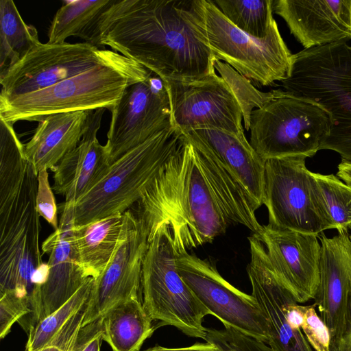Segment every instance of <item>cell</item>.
Masks as SVG:
<instances>
[{
  "label": "cell",
  "instance_id": "obj_1",
  "mask_svg": "<svg viewBox=\"0 0 351 351\" xmlns=\"http://www.w3.org/2000/svg\"><path fill=\"white\" fill-rule=\"evenodd\" d=\"M97 29L101 49L110 47L163 80L191 82L215 72L219 60L202 40L191 1L114 0Z\"/></svg>",
  "mask_w": 351,
  "mask_h": 351
},
{
  "label": "cell",
  "instance_id": "obj_2",
  "mask_svg": "<svg viewBox=\"0 0 351 351\" xmlns=\"http://www.w3.org/2000/svg\"><path fill=\"white\" fill-rule=\"evenodd\" d=\"M136 204L134 214L148 241L165 224L178 255L211 243L231 225L204 174L196 148L184 136Z\"/></svg>",
  "mask_w": 351,
  "mask_h": 351
},
{
  "label": "cell",
  "instance_id": "obj_3",
  "mask_svg": "<svg viewBox=\"0 0 351 351\" xmlns=\"http://www.w3.org/2000/svg\"><path fill=\"white\" fill-rule=\"evenodd\" d=\"M151 71L119 54L112 60L47 88L13 97H0V118L14 125L40 121L53 114L112 110L125 88L145 80Z\"/></svg>",
  "mask_w": 351,
  "mask_h": 351
},
{
  "label": "cell",
  "instance_id": "obj_4",
  "mask_svg": "<svg viewBox=\"0 0 351 351\" xmlns=\"http://www.w3.org/2000/svg\"><path fill=\"white\" fill-rule=\"evenodd\" d=\"M37 186V174L27 161L14 195L0 206V293L14 291L28 301L32 313L27 327L36 319L47 274L40 248Z\"/></svg>",
  "mask_w": 351,
  "mask_h": 351
},
{
  "label": "cell",
  "instance_id": "obj_5",
  "mask_svg": "<svg viewBox=\"0 0 351 351\" xmlns=\"http://www.w3.org/2000/svg\"><path fill=\"white\" fill-rule=\"evenodd\" d=\"M284 90L325 108L332 125L322 149L351 162V45L340 42L303 49L293 56Z\"/></svg>",
  "mask_w": 351,
  "mask_h": 351
},
{
  "label": "cell",
  "instance_id": "obj_6",
  "mask_svg": "<svg viewBox=\"0 0 351 351\" xmlns=\"http://www.w3.org/2000/svg\"><path fill=\"white\" fill-rule=\"evenodd\" d=\"M193 21L202 40L215 58L243 77L262 86L283 81L291 74L293 56L273 21L263 38L234 26L213 1L192 0Z\"/></svg>",
  "mask_w": 351,
  "mask_h": 351
},
{
  "label": "cell",
  "instance_id": "obj_7",
  "mask_svg": "<svg viewBox=\"0 0 351 351\" xmlns=\"http://www.w3.org/2000/svg\"><path fill=\"white\" fill-rule=\"evenodd\" d=\"M182 140V132L171 124L111 163L97 184L72 203L74 226L130 209Z\"/></svg>",
  "mask_w": 351,
  "mask_h": 351
},
{
  "label": "cell",
  "instance_id": "obj_8",
  "mask_svg": "<svg viewBox=\"0 0 351 351\" xmlns=\"http://www.w3.org/2000/svg\"><path fill=\"white\" fill-rule=\"evenodd\" d=\"M332 125L330 114L317 103L275 90L250 117V143L262 159L313 156L322 149Z\"/></svg>",
  "mask_w": 351,
  "mask_h": 351
},
{
  "label": "cell",
  "instance_id": "obj_9",
  "mask_svg": "<svg viewBox=\"0 0 351 351\" xmlns=\"http://www.w3.org/2000/svg\"><path fill=\"white\" fill-rule=\"evenodd\" d=\"M148 242L141 276L145 311L158 326H174L189 337L206 340L202 322L210 312L178 273L169 227L159 226Z\"/></svg>",
  "mask_w": 351,
  "mask_h": 351
},
{
  "label": "cell",
  "instance_id": "obj_10",
  "mask_svg": "<svg viewBox=\"0 0 351 351\" xmlns=\"http://www.w3.org/2000/svg\"><path fill=\"white\" fill-rule=\"evenodd\" d=\"M120 53L88 43H40L0 74V97L35 92L108 62Z\"/></svg>",
  "mask_w": 351,
  "mask_h": 351
},
{
  "label": "cell",
  "instance_id": "obj_11",
  "mask_svg": "<svg viewBox=\"0 0 351 351\" xmlns=\"http://www.w3.org/2000/svg\"><path fill=\"white\" fill-rule=\"evenodd\" d=\"M179 274L210 315L239 332L267 343V321L252 295L234 287L214 262L189 252L176 260Z\"/></svg>",
  "mask_w": 351,
  "mask_h": 351
},
{
  "label": "cell",
  "instance_id": "obj_12",
  "mask_svg": "<svg viewBox=\"0 0 351 351\" xmlns=\"http://www.w3.org/2000/svg\"><path fill=\"white\" fill-rule=\"evenodd\" d=\"M111 113L105 146L112 163L171 125L165 82L152 71L145 80L125 88Z\"/></svg>",
  "mask_w": 351,
  "mask_h": 351
},
{
  "label": "cell",
  "instance_id": "obj_13",
  "mask_svg": "<svg viewBox=\"0 0 351 351\" xmlns=\"http://www.w3.org/2000/svg\"><path fill=\"white\" fill-rule=\"evenodd\" d=\"M163 81L171 124L182 134L202 128L244 132L241 103L230 84L216 72L195 81Z\"/></svg>",
  "mask_w": 351,
  "mask_h": 351
},
{
  "label": "cell",
  "instance_id": "obj_14",
  "mask_svg": "<svg viewBox=\"0 0 351 351\" xmlns=\"http://www.w3.org/2000/svg\"><path fill=\"white\" fill-rule=\"evenodd\" d=\"M306 158L293 156L265 160L263 204L269 225L319 237L325 230L312 202Z\"/></svg>",
  "mask_w": 351,
  "mask_h": 351
},
{
  "label": "cell",
  "instance_id": "obj_15",
  "mask_svg": "<svg viewBox=\"0 0 351 351\" xmlns=\"http://www.w3.org/2000/svg\"><path fill=\"white\" fill-rule=\"evenodd\" d=\"M148 244L145 228L132 211L128 228L112 258L101 274L93 278L82 326L103 317L121 303L141 299L142 267Z\"/></svg>",
  "mask_w": 351,
  "mask_h": 351
},
{
  "label": "cell",
  "instance_id": "obj_16",
  "mask_svg": "<svg viewBox=\"0 0 351 351\" xmlns=\"http://www.w3.org/2000/svg\"><path fill=\"white\" fill-rule=\"evenodd\" d=\"M254 234L264 245L275 274L297 302L314 300L319 283L318 236L269 224Z\"/></svg>",
  "mask_w": 351,
  "mask_h": 351
},
{
  "label": "cell",
  "instance_id": "obj_17",
  "mask_svg": "<svg viewBox=\"0 0 351 351\" xmlns=\"http://www.w3.org/2000/svg\"><path fill=\"white\" fill-rule=\"evenodd\" d=\"M249 243L247 273L252 295L267 321V344L273 351H314L302 330L293 329L287 319L286 307L295 298L275 274L264 245L254 234Z\"/></svg>",
  "mask_w": 351,
  "mask_h": 351
},
{
  "label": "cell",
  "instance_id": "obj_18",
  "mask_svg": "<svg viewBox=\"0 0 351 351\" xmlns=\"http://www.w3.org/2000/svg\"><path fill=\"white\" fill-rule=\"evenodd\" d=\"M321 243L319 283L314 306L328 327L330 347L335 346L346 331L351 298V239L348 231L332 237L324 232Z\"/></svg>",
  "mask_w": 351,
  "mask_h": 351
},
{
  "label": "cell",
  "instance_id": "obj_19",
  "mask_svg": "<svg viewBox=\"0 0 351 351\" xmlns=\"http://www.w3.org/2000/svg\"><path fill=\"white\" fill-rule=\"evenodd\" d=\"M60 208L58 228L41 245L43 252L48 254L49 259L34 326L63 305L88 278L79 263L75 248L72 204L64 202Z\"/></svg>",
  "mask_w": 351,
  "mask_h": 351
},
{
  "label": "cell",
  "instance_id": "obj_20",
  "mask_svg": "<svg viewBox=\"0 0 351 351\" xmlns=\"http://www.w3.org/2000/svg\"><path fill=\"white\" fill-rule=\"evenodd\" d=\"M273 11L305 49L351 40V0H278Z\"/></svg>",
  "mask_w": 351,
  "mask_h": 351
},
{
  "label": "cell",
  "instance_id": "obj_21",
  "mask_svg": "<svg viewBox=\"0 0 351 351\" xmlns=\"http://www.w3.org/2000/svg\"><path fill=\"white\" fill-rule=\"evenodd\" d=\"M182 134L198 150L230 173L260 206L263 204L265 160L252 147L244 132L202 128Z\"/></svg>",
  "mask_w": 351,
  "mask_h": 351
},
{
  "label": "cell",
  "instance_id": "obj_22",
  "mask_svg": "<svg viewBox=\"0 0 351 351\" xmlns=\"http://www.w3.org/2000/svg\"><path fill=\"white\" fill-rule=\"evenodd\" d=\"M104 108L93 111L88 127L78 146L56 165L51 188L64 197V202L75 203L103 178L110 165L105 145L97 138Z\"/></svg>",
  "mask_w": 351,
  "mask_h": 351
},
{
  "label": "cell",
  "instance_id": "obj_23",
  "mask_svg": "<svg viewBox=\"0 0 351 351\" xmlns=\"http://www.w3.org/2000/svg\"><path fill=\"white\" fill-rule=\"evenodd\" d=\"M90 111H75L49 115L39 121L24 153L36 174L53 171L60 161L81 142L89 125Z\"/></svg>",
  "mask_w": 351,
  "mask_h": 351
},
{
  "label": "cell",
  "instance_id": "obj_24",
  "mask_svg": "<svg viewBox=\"0 0 351 351\" xmlns=\"http://www.w3.org/2000/svg\"><path fill=\"white\" fill-rule=\"evenodd\" d=\"M131 213L129 209L73 226L76 254L88 278H96L106 267L128 228Z\"/></svg>",
  "mask_w": 351,
  "mask_h": 351
},
{
  "label": "cell",
  "instance_id": "obj_25",
  "mask_svg": "<svg viewBox=\"0 0 351 351\" xmlns=\"http://www.w3.org/2000/svg\"><path fill=\"white\" fill-rule=\"evenodd\" d=\"M102 318L103 339L112 351H141L156 329L140 298L114 306Z\"/></svg>",
  "mask_w": 351,
  "mask_h": 351
},
{
  "label": "cell",
  "instance_id": "obj_26",
  "mask_svg": "<svg viewBox=\"0 0 351 351\" xmlns=\"http://www.w3.org/2000/svg\"><path fill=\"white\" fill-rule=\"evenodd\" d=\"M114 0L63 1L48 31V43L61 44L69 36H77L100 49L97 29L101 15Z\"/></svg>",
  "mask_w": 351,
  "mask_h": 351
},
{
  "label": "cell",
  "instance_id": "obj_27",
  "mask_svg": "<svg viewBox=\"0 0 351 351\" xmlns=\"http://www.w3.org/2000/svg\"><path fill=\"white\" fill-rule=\"evenodd\" d=\"M311 195L325 230L348 231L351 226V186L334 174L310 173Z\"/></svg>",
  "mask_w": 351,
  "mask_h": 351
},
{
  "label": "cell",
  "instance_id": "obj_28",
  "mask_svg": "<svg viewBox=\"0 0 351 351\" xmlns=\"http://www.w3.org/2000/svg\"><path fill=\"white\" fill-rule=\"evenodd\" d=\"M41 43L36 27L27 24L12 0L0 1V74Z\"/></svg>",
  "mask_w": 351,
  "mask_h": 351
},
{
  "label": "cell",
  "instance_id": "obj_29",
  "mask_svg": "<svg viewBox=\"0 0 351 351\" xmlns=\"http://www.w3.org/2000/svg\"><path fill=\"white\" fill-rule=\"evenodd\" d=\"M27 160L13 125L0 118V206L14 195Z\"/></svg>",
  "mask_w": 351,
  "mask_h": 351
},
{
  "label": "cell",
  "instance_id": "obj_30",
  "mask_svg": "<svg viewBox=\"0 0 351 351\" xmlns=\"http://www.w3.org/2000/svg\"><path fill=\"white\" fill-rule=\"evenodd\" d=\"M234 26L258 38H265L274 20L272 0L213 1Z\"/></svg>",
  "mask_w": 351,
  "mask_h": 351
},
{
  "label": "cell",
  "instance_id": "obj_31",
  "mask_svg": "<svg viewBox=\"0 0 351 351\" xmlns=\"http://www.w3.org/2000/svg\"><path fill=\"white\" fill-rule=\"evenodd\" d=\"M93 278H88L63 305L38 322L27 332L25 351H36L49 343L70 318L87 302Z\"/></svg>",
  "mask_w": 351,
  "mask_h": 351
},
{
  "label": "cell",
  "instance_id": "obj_32",
  "mask_svg": "<svg viewBox=\"0 0 351 351\" xmlns=\"http://www.w3.org/2000/svg\"><path fill=\"white\" fill-rule=\"evenodd\" d=\"M206 341L230 351H273L266 343L229 326L221 330L206 328Z\"/></svg>",
  "mask_w": 351,
  "mask_h": 351
},
{
  "label": "cell",
  "instance_id": "obj_33",
  "mask_svg": "<svg viewBox=\"0 0 351 351\" xmlns=\"http://www.w3.org/2000/svg\"><path fill=\"white\" fill-rule=\"evenodd\" d=\"M32 313L29 303L14 291L0 293V337L3 339L16 322L28 316L26 328Z\"/></svg>",
  "mask_w": 351,
  "mask_h": 351
},
{
  "label": "cell",
  "instance_id": "obj_34",
  "mask_svg": "<svg viewBox=\"0 0 351 351\" xmlns=\"http://www.w3.org/2000/svg\"><path fill=\"white\" fill-rule=\"evenodd\" d=\"M301 330L314 351H330L329 330L317 314L314 304L304 306Z\"/></svg>",
  "mask_w": 351,
  "mask_h": 351
},
{
  "label": "cell",
  "instance_id": "obj_35",
  "mask_svg": "<svg viewBox=\"0 0 351 351\" xmlns=\"http://www.w3.org/2000/svg\"><path fill=\"white\" fill-rule=\"evenodd\" d=\"M47 171L41 170L37 174L36 208L40 216L56 230L59 226L57 217L58 208L53 189L49 184Z\"/></svg>",
  "mask_w": 351,
  "mask_h": 351
},
{
  "label": "cell",
  "instance_id": "obj_36",
  "mask_svg": "<svg viewBox=\"0 0 351 351\" xmlns=\"http://www.w3.org/2000/svg\"><path fill=\"white\" fill-rule=\"evenodd\" d=\"M86 307L87 302L70 318L49 343L36 351H69L82 326Z\"/></svg>",
  "mask_w": 351,
  "mask_h": 351
},
{
  "label": "cell",
  "instance_id": "obj_37",
  "mask_svg": "<svg viewBox=\"0 0 351 351\" xmlns=\"http://www.w3.org/2000/svg\"><path fill=\"white\" fill-rule=\"evenodd\" d=\"M103 332L102 317L82 326L69 351H100Z\"/></svg>",
  "mask_w": 351,
  "mask_h": 351
},
{
  "label": "cell",
  "instance_id": "obj_38",
  "mask_svg": "<svg viewBox=\"0 0 351 351\" xmlns=\"http://www.w3.org/2000/svg\"><path fill=\"white\" fill-rule=\"evenodd\" d=\"M143 351H230L224 350L219 346L206 341V343H196L192 346L178 348H165L160 346H156L152 348H149Z\"/></svg>",
  "mask_w": 351,
  "mask_h": 351
},
{
  "label": "cell",
  "instance_id": "obj_39",
  "mask_svg": "<svg viewBox=\"0 0 351 351\" xmlns=\"http://www.w3.org/2000/svg\"><path fill=\"white\" fill-rule=\"evenodd\" d=\"M330 351H351V298L346 331L339 342L335 346L330 347Z\"/></svg>",
  "mask_w": 351,
  "mask_h": 351
},
{
  "label": "cell",
  "instance_id": "obj_40",
  "mask_svg": "<svg viewBox=\"0 0 351 351\" xmlns=\"http://www.w3.org/2000/svg\"><path fill=\"white\" fill-rule=\"evenodd\" d=\"M338 176L343 182L351 186V162H343L341 164Z\"/></svg>",
  "mask_w": 351,
  "mask_h": 351
},
{
  "label": "cell",
  "instance_id": "obj_41",
  "mask_svg": "<svg viewBox=\"0 0 351 351\" xmlns=\"http://www.w3.org/2000/svg\"><path fill=\"white\" fill-rule=\"evenodd\" d=\"M349 230H351V226H350V229H349ZM350 239H351V234H350Z\"/></svg>",
  "mask_w": 351,
  "mask_h": 351
},
{
  "label": "cell",
  "instance_id": "obj_42",
  "mask_svg": "<svg viewBox=\"0 0 351 351\" xmlns=\"http://www.w3.org/2000/svg\"></svg>",
  "mask_w": 351,
  "mask_h": 351
}]
</instances>
